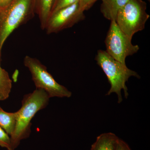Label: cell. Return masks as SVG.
<instances>
[{
  "label": "cell",
  "instance_id": "e0dca14e",
  "mask_svg": "<svg viewBox=\"0 0 150 150\" xmlns=\"http://www.w3.org/2000/svg\"><path fill=\"white\" fill-rule=\"evenodd\" d=\"M13 0H0V12L4 9Z\"/></svg>",
  "mask_w": 150,
  "mask_h": 150
},
{
  "label": "cell",
  "instance_id": "5b68a950",
  "mask_svg": "<svg viewBox=\"0 0 150 150\" xmlns=\"http://www.w3.org/2000/svg\"><path fill=\"white\" fill-rule=\"evenodd\" d=\"M25 67L29 70L36 89L43 90L50 98H70L72 93L56 82L47 68L35 58L26 56L23 60Z\"/></svg>",
  "mask_w": 150,
  "mask_h": 150
},
{
  "label": "cell",
  "instance_id": "4fadbf2b",
  "mask_svg": "<svg viewBox=\"0 0 150 150\" xmlns=\"http://www.w3.org/2000/svg\"><path fill=\"white\" fill-rule=\"evenodd\" d=\"M78 1H79V0H55L50 16L56 11L74 4Z\"/></svg>",
  "mask_w": 150,
  "mask_h": 150
},
{
  "label": "cell",
  "instance_id": "ba28073f",
  "mask_svg": "<svg viewBox=\"0 0 150 150\" xmlns=\"http://www.w3.org/2000/svg\"><path fill=\"white\" fill-rule=\"evenodd\" d=\"M129 0H101L100 11L105 18L111 21L116 19L119 10Z\"/></svg>",
  "mask_w": 150,
  "mask_h": 150
},
{
  "label": "cell",
  "instance_id": "d6986e66",
  "mask_svg": "<svg viewBox=\"0 0 150 150\" xmlns=\"http://www.w3.org/2000/svg\"></svg>",
  "mask_w": 150,
  "mask_h": 150
},
{
  "label": "cell",
  "instance_id": "5bb4252c",
  "mask_svg": "<svg viewBox=\"0 0 150 150\" xmlns=\"http://www.w3.org/2000/svg\"><path fill=\"white\" fill-rule=\"evenodd\" d=\"M0 146L6 148L8 150H11V138L0 126Z\"/></svg>",
  "mask_w": 150,
  "mask_h": 150
},
{
  "label": "cell",
  "instance_id": "7a4b0ae2",
  "mask_svg": "<svg viewBox=\"0 0 150 150\" xmlns=\"http://www.w3.org/2000/svg\"><path fill=\"white\" fill-rule=\"evenodd\" d=\"M95 60L106 75L110 85V90L106 95L115 93L118 96V103H121L123 100L122 90L124 91L126 98L129 96L126 82L131 77L140 79V76L135 71L129 69L126 64L113 59L105 51L98 50Z\"/></svg>",
  "mask_w": 150,
  "mask_h": 150
},
{
  "label": "cell",
  "instance_id": "9a60e30c",
  "mask_svg": "<svg viewBox=\"0 0 150 150\" xmlns=\"http://www.w3.org/2000/svg\"><path fill=\"white\" fill-rule=\"evenodd\" d=\"M98 0H79L80 7L82 11L88 10Z\"/></svg>",
  "mask_w": 150,
  "mask_h": 150
},
{
  "label": "cell",
  "instance_id": "8fae6325",
  "mask_svg": "<svg viewBox=\"0 0 150 150\" xmlns=\"http://www.w3.org/2000/svg\"><path fill=\"white\" fill-rule=\"evenodd\" d=\"M17 112H7L0 107V126L9 136L13 134L16 125Z\"/></svg>",
  "mask_w": 150,
  "mask_h": 150
},
{
  "label": "cell",
  "instance_id": "3957f363",
  "mask_svg": "<svg viewBox=\"0 0 150 150\" xmlns=\"http://www.w3.org/2000/svg\"><path fill=\"white\" fill-rule=\"evenodd\" d=\"M35 14L34 0H13L0 12V55L9 36Z\"/></svg>",
  "mask_w": 150,
  "mask_h": 150
},
{
  "label": "cell",
  "instance_id": "52a82bcc",
  "mask_svg": "<svg viewBox=\"0 0 150 150\" xmlns=\"http://www.w3.org/2000/svg\"><path fill=\"white\" fill-rule=\"evenodd\" d=\"M85 17L78 1L52 14L47 22L45 30L48 34L57 33L72 27Z\"/></svg>",
  "mask_w": 150,
  "mask_h": 150
},
{
  "label": "cell",
  "instance_id": "ac0fdd59",
  "mask_svg": "<svg viewBox=\"0 0 150 150\" xmlns=\"http://www.w3.org/2000/svg\"><path fill=\"white\" fill-rule=\"evenodd\" d=\"M148 1H150V0H148Z\"/></svg>",
  "mask_w": 150,
  "mask_h": 150
},
{
  "label": "cell",
  "instance_id": "7c38bea8",
  "mask_svg": "<svg viewBox=\"0 0 150 150\" xmlns=\"http://www.w3.org/2000/svg\"><path fill=\"white\" fill-rule=\"evenodd\" d=\"M12 86V81L8 73L0 66V101L8 98Z\"/></svg>",
  "mask_w": 150,
  "mask_h": 150
},
{
  "label": "cell",
  "instance_id": "2e32d148",
  "mask_svg": "<svg viewBox=\"0 0 150 150\" xmlns=\"http://www.w3.org/2000/svg\"><path fill=\"white\" fill-rule=\"evenodd\" d=\"M115 150H132L126 142L119 139Z\"/></svg>",
  "mask_w": 150,
  "mask_h": 150
},
{
  "label": "cell",
  "instance_id": "277c9868",
  "mask_svg": "<svg viewBox=\"0 0 150 150\" xmlns=\"http://www.w3.org/2000/svg\"><path fill=\"white\" fill-rule=\"evenodd\" d=\"M146 3L143 0H129L118 11L115 21L126 35L132 38L135 33L144 29L150 17Z\"/></svg>",
  "mask_w": 150,
  "mask_h": 150
},
{
  "label": "cell",
  "instance_id": "8992f818",
  "mask_svg": "<svg viewBox=\"0 0 150 150\" xmlns=\"http://www.w3.org/2000/svg\"><path fill=\"white\" fill-rule=\"evenodd\" d=\"M132 39L121 30L115 21H111L105 40V51L115 60L126 64V58L139 50L138 45L132 43Z\"/></svg>",
  "mask_w": 150,
  "mask_h": 150
},
{
  "label": "cell",
  "instance_id": "9c48e42d",
  "mask_svg": "<svg viewBox=\"0 0 150 150\" xmlns=\"http://www.w3.org/2000/svg\"><path fill=\"white\" fill-rule=\"evenodd\" d=\"M55 0H34L35 13L39 18L41 29L45 30Z\"/></svg>",
  "mask_w": 150,
  "mask_h": 150
},
{
  "label": "cell",
  "instance_id": "6da1fadb",
  "mask_svg": "<svg viewBox=\"0 0 150 150\" xmlns=\"http://www.w3.org/2000/svg\"><path fill=\"white\" fill-rule=\"evenodd\" d=\"M50 98L46 91L36 88L31 93L23 97L21 107L17 111L15 129L10 137L11 150L15 149L22 140L29 137L32 118L38 111L48 105Z\"/></svg>",
  "mask_w": 150,
  "mask_h": 150
},
{
  "label": "cell",
  "instance_id": "30bf717a",
  "mask_svg": "<svg viewBox=\"0 0 150 150\" xmlns=\"http://www.w3.org/2000/svg\"><path fill=\"white\" fill-rule=\"evenodd\" d=\"M119 139L112 133L100 134L92 145L90 150H115Z\"/></svg>",
  "mask_w": 150,
  "mask_h": 150
}]
</instances>
